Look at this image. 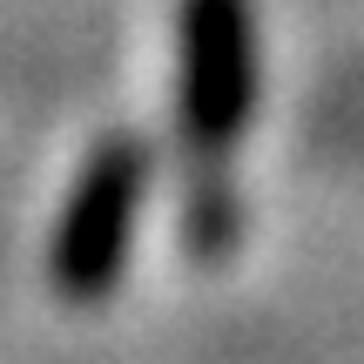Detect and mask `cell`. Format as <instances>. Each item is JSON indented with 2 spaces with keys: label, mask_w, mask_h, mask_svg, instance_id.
Here are the masks:
<instances>
[{
  "label": "cell",
  "mask_w": 364,
  "mask_h": 364,
  "mask_svg": "<svg viewBox=\"0 0 364 364\" xmlns=\"http://www.w3.org/2000/svg\"><path fill=\"white\" fill-rule=\"evenodd\" d=\"M236 243H243V196L223 176V162H196L189 189H182V250L223 263Z\"/></svg>",
  "instance_id": "3957f363"
},
{
  "label": "cell",
  "mask_w": 364,
  "mask_h": 364,
  "mask_svg": "<svg viewBox=\"0 0 364 364\" xmlns=\"http://www.w3.org/2000/svg\"><path fill=\"white\" fill-rule=\"evenodd\" d=\"M257 115V7L176 0V129L189 162H223Z\"/></svg>",
  "instance_id": "7a4b0ae2"
},
{
  "label": "cell",
  "mask_w": 364,
  "mask_h": 364,
  "mask_svg": "<svg viewBox=\"0 0 364 364\" xmlns=\"http://www.w3.org/2000/svg\"><path fill=\"white\" fill-rule=\"evenodd\" d=\"M149 176H156V149L142 135H102L88 149L48 236V284L61 304L115 297L135 250V223L149 203Z\"/></svg>",
  "instance_id": "6da1fadb"
}]
</instances>
